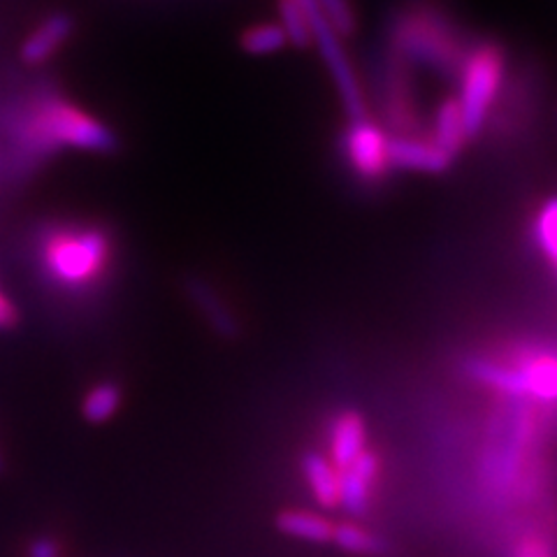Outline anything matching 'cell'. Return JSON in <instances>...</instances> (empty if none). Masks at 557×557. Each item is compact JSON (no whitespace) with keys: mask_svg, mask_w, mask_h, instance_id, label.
Wrapping results in <instances>:
<instances>
[{"mask_svg":"<svg viewBox=\"0 0 557 557\" xmlns=\"http://www.w3.org/2000/svg\"><path fill=\"white\" fill-rule=\"evenodd\" d=\"M391 133L370 116L348 119L342 137L346 165L364 184H381L393 172L388 161Z\"/></svg>","mask_w":557,"mask_h":557,"instance_id":"8","label":"cell"},{"mask_svg":"<svg viewBox=\"0 0 557 557\" xmlns=\"http://www.w3.org/2000/svg\"><path fill=\"white\" fill-rule=\"evenodd\" d=\"M430 139L448 156L450 161H458V156L469 145V137H467V131H465V121H462V110H460V104H458V98H444L437 104Z\"/></svg>","mask_w":557,"mask_h":557,"instance_id":"13","label":"cell"},{"mask_svg":"<svg viewBox=\"0 0 557 557\" xmlns=\"http://www.w3.org/2000/svg\"><path fill=\"white\" fill-rule=\"evenodd\" d=\"M513 557H553V550L539 536H528V539H522V542L516 546Z\"/></svg>","mask_w":557,"mask_h":557,"instance_id":"23","label":"cell"},{"mask_svg":"<svg viewBox=\"0 0 557 557\" xmlns=\"http://www.w3.org/2000/svg\"><path fill=\"white\" fill-rule=\"evenodd\" d=\"M333 544H337L346 553H356V555H379L386 550L381 536L356 525V522H342V525H335Z\"/></svg>","mask_w":557,"mask_h":557,"instance_id":"21","label":"cell"},{"mask_svg":"<svg viewBox=\"0 0 557 557\" xmlns=\"http://www.w3.org/2000/svg\"><path fill=\"white\" fill-rule=\"evenodd\" d=\"M276 12H278V26L284 28L288 45L298 49L313 47L311 26L300 0H276Z\"/></svg>","mask_w":557,"mask_h":557,"instance_id":"20","label":"cell"},{"mask_svg":"<svg viewBox=\"0 0 557 557\" xmlns=\"http://www.w3.org/2000/svg\"><path fill=\"white\" fill-rule=\"evenodd\" d=\"M368 442V432H364L362 418L356 411H344L335 418L333 428H330V462H333L339 472L351 465L364 448Z\"/></svg>","mask_w":557,"mask_h":557,"instance_id":"12","label":"cell"},{"mask_svg":"<svg viewBox=\"0 0 557 557\" xmlns=\"http://www.w3.org/2000/svg\"><path fill=\"white\" fill-rule=\"evenodd\" d=\"M474 40L456 16L432 0H407L388 20L386 45L411 67H425L442 79H456Z\"/></svg>","mask_w":557,"mask_h":557,"instance_id":"1","label":"cell"},{"mask_svg":"<svg viewBox=\"0 0 557 557\" xmlns=\"http://www.w3.org/2000/svg\"><path fill=\"white\" fill-rule=\"evenodd\" d=\"M16 147L30 156L57 149L114 153L119 139L110 126L59 96L30 102L12 126Z\"/></svg>","mask_w":557,"mask_h":557,"instance_id":"2","label":"cell"},{"mask_svg":"<svg viewBox=\"0 0 557 557\" xmlns=\"http://www.w3.org/2000/svg\"><path fill=\"white\" fill-rule=\"evenodd\" d=\"M379 460L374 453L362 450L360 456L339 472V507L351 516H360L370 507V493L376 481Z\"/></svg>","mask_w":557,"mask_h":557,"instance_id":"11","label":"cell"},{"mask_svg":"<svg viewBox=\"0 0 557 557\" xmlns=\"http://www.w3.org/2000/svg\"><path fill=\"white\" fill-rule=\"evenodd\" d=\"M317 5L325 14V20L337 30L342 40L351 38L358 28V20L351 0H317Z\"/></svg>","mask_w":557,"mask_h":557,"instance_id":"22","label":"cell"},{"mask_svg":"<svg viewBox=\"0 0 557 557\" xmlns=\"http://www.w3.org/2000/svg\"><path fill=\"white\" fill-rule=\"evenodd\" d=\"M302 472L311 495L325 509L339 507V469L321 453H307Z\"/></svg>","mask_w":557,"mask_h":557,"instance_id":"14","label":"cell"},{"mask_svg":"<svg viewBox=\"0 0 557 557\" xmlns=\"http://www.w3.org/2000/svg\"><path fill=\"white\" fill-rule=\"evenodd\" d=\"M73 30H75V20L67 12L49 14L47 20L38 28L30 30V35L24 40L20 49L22 63L30 67L47 63L70 40Z\"/></svg>","mask_w":557,"mask_h":557,"instance_id":"10","label":"cell"},{"mask_svg":"<svg viewBox=\"0 0 557 557\" xmlns=\"http://www.w3.org/2000/svg\"><path fill=\"white\" fill-rule=\"evenodd\" d=\"M507 79V51L495 40H474L467 49L460 73L458 104L469 143L479 139L493 116Z\"/></svg>","mask_w":557,"mask_h":557,"instance_id":"4","label":"cell"},{"mask_svg":"<svg viewBox=\"0 0 557 557\" xmlns=\"http://www.w3.org/2000/svg\"><path fill=\"white\" fill-rule=\"evenodd\" d=\"M467 374L499 393L513 397L557 399V351H528L516 356L509 364L487 358L467 360Z\"/></svg>","mask_w":557,"mask_h":557,"instance_id":"5","label":"cell"},{"mask_svg":"<svg viewBox=\"0 0 557 557\" xmlns=\"http://www.w3.org/2000/svg\"><path fill=\"white\" fill-rule=\"evenodd\" d=\"M121 407V388L114 381H100L84 395L82 413L89 423H104L119 411Z\"/></svg>","mask_w":557,"mask_h":557,"instance_id":"19","label":"cell"},{"mask_svg":"<svg viewBox=\"0 0 557 557\" xmlns=\"http://www.w3.org/2000/svg\"><path fill=\"white\" fill-rule=\"evenodd\" d=\"M307 20L311 26L313 47L321 51V59L327 67V75L333 79L337 96L342 100V108L348 114V119H362L368 114V98H364L362 82L356 73V67L348 59V51L344 47V40L337 35V30L330 26L325 14L317 5V0H300Z\"/></svg>","mask_w":557,"mask_h":557,"instance_id":"7","label":"cell"},{"mask_svg":"<svg viewBox=\"0 0 557 557\" xmlns=\"http://www.w3.org/2000/svg\"><path fill=\"white\" fill-rule=\"evenodd\" d=\"M532 235L539 251L548 260V265L557 274V196L548 198L534 216Z\"/></svg>","mask_w":557,"mask_h":557,"instance_id":"18","label":"cell"},{"mask_svg":"<svg viewBox=\"0 0 557 557\" xmlns=\"http://www.w3.org/2000/svg\"><path fill=\"white\" fill-rule=\"evenodd\" d=\"M239 47L249 57H272L288 47V38L278 22H260L242 30Z\"/></svg>","mask_w":557,"mask_h":557,"instance_id":"17","label":"cell"},{"mask_svg":"<svg viewBox=\"0 0 557 557\" xmlns=\"http://www.w3.org/2000/svg\"><path fill=\"white\" fill-rule=\"evenodd\" d=\"M28 557H61V546L51 536H38L28 546Z\"/></svg>","mask_w":557,"mask_h":557,"instance_id":"24","label":"cell"},{"mask_svg":"<svg viewBox=\"0 0 557 557\" xmlns=\"http://www.w3.org/2000/svg\"><path fill=\"white\" fill-rule=\"evenodd\" d=\"M276 525L284 534L309 544H330L335 534V522H330L325 516L317 511H305V509L284 511L276 518Z\"/></svg>","mask_w":557,"mask_h":557,"instance_id":"15","label":"cell"},{"mask_svg":"<svg viewBox=\"0 0 557 557\" xmlns=\"http://www.w3.org/2000/svg\"><path fill=\"white\" fill-rule=\"evenodd\" d=\"M388 161L391 170L416 174H444L456 163L428 135H391Z\"/></svg>","mask_w":557,"mask_h":557,"instance_id":"9","label":"cell"},{"mask_svg":"<svg viewBox=\"0 0 557 557\" xmlns=\"http://www.w3.org/2000/svg\"><path fill=\"white\" fill-rule=\"evenodd\" d=\"M376 89L381 112L391 135H425L421 110H418L413 67L388 47H383L379 54Z\"/></svg>","mask_w":557,"mask_h":557,"instance_id":"6","label":"cell"},{"mask_svg":"<svg viewBox=\"0 0 557 557\" xmlns=\"http://www.w3.org/2000/svg\"><path fill=\"white\" fill-rule=\"evenodd\" d=\"M16 323V309L12 302L0 293V327H12Z\"/></svg>","mask_w":557,"mask_h":557,"instance_id":"25","label":"cell"},{"mask_svg":"<svg viewBox=\"0 0 557 557\" xmlns=\"http://www.w3.org/2000/svg\"><path fill=\"white\" fill-rule=\"evenodd\" d=\"M112 242L94 225H65L51 231L42 247V270L61 288H86L110 265Z\"/></svg>","mask_w":557,"mask_h":557,"instance_id":"3","label":"cell"},{"mask_svg":"<svg viewBox=\"0 0 557 557\" xmlns=\"http://www.w3.org/2000/svg\"><path fill=\"white\" fill-rule=\"evenodd\" d=\"M186 290H188L190 302L198 307V311L209 321V325L216 330V333H221V335L235 333L237 323L233 319V313L228 307H225L221 295L212 286H209L207 282H200V278H188Z\"/></svg>","mask_w":557,"mask_h":557,"instance_id":"16","label":"cell"}]
</instances>
